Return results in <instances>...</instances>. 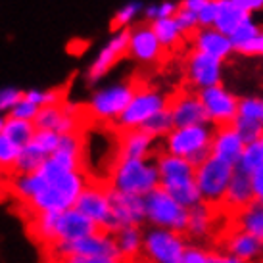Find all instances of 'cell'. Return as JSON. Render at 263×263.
Here are the masks:
<instances>
[{"label": "cell", "mask_w": 263, "mask_h": 263, "mask_svg": "<svg viewBox=\"0 0 263 263\" xmlns=\"http://www.w3.org/2000/svg\"><path fill=\"white\" fill-rule=\"evenodd\" d=\"M50 256L56 261L67 263H119L123 256L117 248L116 236L110 231H96L85 238L50 244Z\"/></svg>", "instance_id": "cell-1"}, {"label": "cell", "mask_w": 263, "mask_h": 263, "mask_svg": "<svg viewBox=\"0 0 263 263\" xmlns=\"http://www.w3.org/2000/svg\"><path fill=\"white\" fill-rule=\"evenodd\" d=\"M110 186L121 192L144 196L160 186V171L150 158H116L111 167Z\"/></svg>", "instance_id": "cell-2"}, {"label": "cell", "mask_w": 263, "mask_h": 263, "mask_svg": "<svg viewBox=\"0 0 263 263\" xmlns=\"http://www.w3.org/2000/svg\"><path fill=\"white\" fill-rule=\"evenodd\" d=\"M212 137L213 125L200 123V125H184V127H175L163 139V150L177 156L189 158L190 163L200 165L212 156Z\"/></svg>", "instance_id": "cell-3"}, {"label": "cell", "mask_w": 263, "mask_h": 263, "mask_svg": "<svg viewBox=\"0 0 263 263\" xmlns=\"http://www.w3.org/2000/svg\"><path fill=\"white\" fill-rule=\"evenodd\" d=\"M144 208H146V223L154 227H165L179 233L186 231L189 225V208L169 194L163 186H156L144 194Z\"/></svg>", "instance_id": "cell-4"}, {"label": "cell", "mask_w": 263, "mask_h": 263, "mask_svg": "<svg viewBox=\"0 0 263 263\" xmlns=\"http://www.w3.org/2000/svg\"><path fill=\"white\" fill-rule=\"evenodd\" d=\"M234 165L225 160H219L215 156H210L204 163L196 167L194 179H196L198 190L202 194V200L205 204H212L215 208H221L225 198L227 186L234 175Z\"/></svg>", "instance_id": "cell-5"}, {"label": "cell", "mask_w": 263, "mask_h": 263, "mask_svg": "<svg viewBox=\"0 0 263 263\" xmlns=\"http://www.w3.org/2000/svg\"><path fill=\"white\" fill-rule=\"evenodd\" d=\"M186 250L184 233L165 229V227L150 225L144 233L142 259L154 263H181Z\"/></svg>", "instance_id": "cell-6"}, {"label": "cell", "mask_w": 263, "mask_h": 263, "mask_svg": "<svg viewBox=\"0 0 263 263\" xmlns=\"http://www.w3.org/2000/svg\"><path fill=\"white\" fill-rule=\"evenodd\" d=\"M169 98L154 87H137L129 106L117 117V129H137L142 127L148 119L160 110L167 108Z\"/></svg>", "instance_id": "cell-7"}, {"label": "cell", "mask_w": 263, "mask_h": 263, "mask_svg": "<svg viewBox=\"0 0 263 263\" xmlns=\"http://www.w3.org/2000/svg\"><path fill=\"white\" fill-rule=\"evenodd\" d=\"M137 87L139 85L133 83V81H123V83H116L111 87L96 90L87 108L90 117L100 119V121H114L116 123L117 117L121 116V111L129 106Z\"/></svg>", "instance_id": "cell-8"}, {"label": "cell", "mask_w": 263, "mask_h": 263, "mask_svg": "<svg viewBox=\"0 0 263 263\" xmlns=\"http://www.w3.org/2000/svg\"><path fill=\"white\" fill-rule=\"evenodd\" d=\"M75 208L88 215L96 225L114 233V219H111V204H110V183L96 184L87 183L81 190Z\"/></svg>", "instance_id": "cell-9"}, {"label": "cell", "mask_w": 263, "mask_h": 263, "mask_svg": "<svg viewBox=\"0 0 263 263\" xmlns=\"http://www.w3.org/2000/svg\"><path fill=\"white\" fill-rule=\"evenodd\" d=\"M200 98L208 114V121L213 127L231 125L238 116L240 98L223 85H213V87L200 90Z\"/></svg>", "instance_id": "cell-10"}, {"label": "cell", "mask_w": 263, "mask_h": 263, "mask_svg": "<svg viewBox=\"0 0 263 263\" xmlns=\"http://www.w3.org/2000/svg\"><path fill=\"white\" fill-rule=\"evenodd\" d=\"M186 83L192 90H204L213 85H221L223 79V60H217L213 56H208L204 52L192 50L186 56L184 66Z\"/></svg>", "instance_id": "cell-11"}, {"label": "cell", "mask_w": 263, "mask_h": 263, "mask_svg": "<svg viewBox=\"0 0 263 263\" xmlns=\"http://www.w3.org/2000/svg\"><path fill=\"white\" fill-rule=\"evenodd\" d=\"M129 39H131V27L114 33V37L106 43V46H104L102 50L98 52V56L90 64V67H88L87 81L90 85L98 83L104 75H108V71H110L111 67L117 66L119 60L129 56Z\"/></svg>", "instance_id": "cell-12"}, {"label": "cell", "mask_w": 263, "mask_h": 263, "mask_svg": "<svg viewBox=\"0 0 263 263\" xmlns=\"http://www.w3.org/2000/svg\"><path fill=\"white\" fill-rule=\"evenodd\" d=\"M110 204H111V219H114V233L121 227L142 225L146 223V208L144 196L121 192L110 186Z\"/></svg>", "instance_id": "cell-13"}, {"label": "cell", "mask_w": 263, "mask_h": 263, "mask_svg": "<svg viewBox=\"0 0 263 263\" xmlns=\"http://www.w3.org/2000/svg\"><path fill=\"white\" fill-rule=\"evenodd\" d=\"M96 231H100V227L96 225L88 215H85L81 210H77L73 205V208L64 210V212H58V215H56L54 240H52V244H56V242L79 240V238H85V236L96 233Z\"/></svg>", "instance_id": "cell-14"}, {"label": "cell", "mask_w": 263, "mask_h": 263, "mask_svg": "<svg viewBox=\"0 0 263 263\" xmlns=\"http://www.w3.org/2000/svg\"><path fill=\"white\" fill-rule=\"evenodd\" d=\"M163 44L160 43L158 35L154 33L150 22L140 23L131 29V39H129V58H133L139 64L152 66L158 64L163 58Z\"/></svg>", "instance_id": "cell-15"}, {"label": "cell", "mask_w": 263, "mask_h": 263, "mask_svg": "<svg viewBox=\"0 0 263 263\" xmlns=\"http://www.w3.org/2000/svg\"><path fill=\"white\" fill-rule=\"evenodd\" d=\"M167 108L171 111V116H173L175 127L210 123L198 90H192V88L190 90H179L177 95L169 98Z\"/></svg>", "instance_id": "cell-16"}, {"label": "cell", "mask_w": 263, "mask_h": 263, "mask_svg": "<svg viewBox=\"0 0 263 263\" xmlns=\"http://www.w3.org/2000/svg\"><path fill=\"white\" fill-rule=\"evenodd\" d=\"M156 165L160 171V186H163L165 190H171L175 186L194 181L196 165L190 163L189 158L163 150L161 154L156 156Z\"/></svg>", "instance_id": "cell-17"}, {"label": "cell", "mask_w": 263, "mask_h": 263, "mask_svg": "<svg viewBox=\"0 0 263 263\" xmlns=\"http://www.w3.org/2000/svg\"><path fill=\"white\" fill-rule=\"evenodd\" d=\"M190 44H192V50L204 52L208 56H213V58L223 60V62L233 52H236L231 37L213 25L212 27H198L190 35Z\"/></svg>", "instance_id": "cell-18"}, {"label": "cell", "mask_w": 263, "mask_h": 263, "mask_svg": "<svg viewBox=\"0 0 263 263\" xmlns=\"http://www.w3.org/2000/svg\"><path fill=\"white\" fill-rule=\"evenodd\" d=\"M223 250L225 254L234 256L238 261H259L263 259V240L254 234L234 227L225 234L223 238Z\"/></svg>", "instance_id": "cell-19"}, {"label": "cell", "mask_w": 263, "mask_h": 263, "mask_svg": "<svg viewBox=\"0 0 263 263\" xmlns=\"http://www.w3.org/2000/svg\"><path fill=\"white\" fill-rule=\"evenodd\" d=\"M246 146L244 139L240 137V133L236 131V127L231 125H221V127H213V137H212V156L225 160L229 163H233L236 167V163L240 160V154Z\"/></svg>", "instance_id": "cell-20"}, {"label": "cell", "mask_w": 263, "mask_h": 263, "mask_svg": "<svg viewBox=\"0 0 263 263\" xmlns=\"http://www.w3.org/2000/svg\"><path fill=\"white\" fill-rule=\"evenodd\" d=\"M156 140L144 129H121L117 158H150L156 148Z\"/></svg>", "instance_id": "cell-21"}, {"label": "cell", "mask_w": 263, "mask_h": 263, "mask_svg": "<svg viewBox=\"0 0 263 263\" xmlns=\"http://www.w3.org/2000/svg\"><path fill=\"white\" fill-rule=\"evenodd\" d=\"M250 202H254L252 175L244 173L240 169H234V175H233V179H231L229 186H227L221 210H225V212H229L231 215H234L236 212H240L242 208H246Z\"/></svg>", "instance_id": "cell-22"}, {"label": "cell", "mask_w": 263, "mask_h": 263, "mask_svg": "<svg viewBox=\"0 0 263 263\" xmlns=\"http://www.w3.org/2000/svg\"><path fill=\"white\" fill-rule=\"evenodd\" d=\"M217 210L212 204H205L200 202L198 205L190 208L189 210V225L184 234L192 238V240H205L210 238L215 231V223H217Z\"/></svg>", "instance_id": "cell-23"}, {"label": "cell", "mask_w": 263, "mask_h": 263, "mask_svg": "<svg viewBox=\"0 0 263 263\" xmlns=\"http://www.w3.org/2000/svg\"><path fill=\"white\" fill-rule=\"evenodd\" d=\"M116 244L121 256H123V261H137V259H142V246H144V233L140 225H129V227H121L117 229L116 233Z\"/></svg>", "instance_id": "cell-24"}, {"label": "cell", "mask_w": 263, "mask_h": 263, "mask_svg": "<svg viewBox=\"0 0 263 263\" xmlns=\"http://www.w3.org/2000/svg\"><path fill=\"white\" fill-rule=\"evenodd\" d=\"M233 225L263 240V202L254 200L233 215Z\"/></svg>", "instance_id": "cell-25"}, {"label": "cell", "mask_w": 263, "mask_h": 263, "mask_svg": "<svg viewBox=\"0 0 263 263\" xmlns=\"http://www.w3.org/2000/svg\"><path fill=\"white\" fill-rule=\"evenodd\" d=\"M250 15L252 14L246 12L242 6H238L234 0H219V12H217L213 27H217L219 31L231 35L244 20H248Z\"/></svg>", "instance_id": "cell-26"}, {"label": "cell", "mask_w": 263, "mask_h": 263, "mask_svg": "<svg viewBox=\"0 0 263 263\" xmlns=\"http://www.w3.org/2000/svg\"><path fill=\"white\" fill-rule=\"evenodd\" d=\"M150 25H152L154 33L158 35V39H160V43L163 44L165 50L177 48L184 41V37H186L183 29L179 27L175 15H171V17H158V20L150 22Z\"/></svg>", "instance_id": "cell-27"}, {"label": "cell", "mask_w": 263, "mask_h": 263, "mask_svg": "<svg viewBox=\"0 0 263 263\" xmlns=\"http://www.w3.org/2000/svg\"><path fill=\"white\" fill-rule=\"evenodd\" d=\"M2 133L6 135L10 140H14L17 146H25L29 144L35 133H37V125L31 119H22V117H12L8 116L6 121H4V129Z\"/></svg>", "instance_id": "cell-28"}, {"label": "cell", "mask_w": 263, "mask_h": 263, "mask_svg": "<svg viewBox=\"0 0 263 263\" xmlns=\"http://www.w3.org/2000/svg\"><path fill=\"white\" fill-rule=\"evenodd\" d=\"M46 154L37 146V144H25L22 148V152L17 156V161H15L14 165V171H12V175H27V173H35L39 169L43 167V163L46 161Z\"/></svg>", "instance_id": "cell-29"}, {"label": "cell", "mask_w": 263, "mask_h": 263, "mask_svg": "<svg viewBox=\"0 0 263 263\" xmlns=\"http://www.w3.org/2000/svg\"><path fill=\"white\" fill-rule=\"evenodd\" d=\"M140 129L150 133L154 139H165L169 133L175 129V121H173V116H171L169 108H163L158 114H154Z\"/></svg>", "instance_id": "cell-30"}, {"label": "cell", "mask_w": 263, "mask_h": 263, "mask_svg": "<svg viewBox=\"0 0 263 263\" xmlns=\"http://www.w3.org/2000/svg\"><path fill=\"white\" fill-rule=\"evenodd\" d=\"M64 110H66V102L44 104L39 108V114L33 121L37 125V129H54L56 131V125L64 116Z\"/></svg>", "instance_id": "cell-31"}, {"label": "cell", "mask_w": 263, "mask_h": 263, "mask_svg": "<svg viewBox=\"0 0 263 263\" xmlns=\"http://www.w3.org/2000/svg\"><path fill=\"white\" fill-rule=\"evenodd\" d=\"M263 165V152H261V146H259V142H248L244 150L240 154V160L236 163V169H240L244 173H248L252 175L254 171Z\"/></svg>", "instance_id": "cell-32"}, {"label": "cell", "mask_w": 263, "mask_h": 263, "mask_svg": "<svg viewBox=\"0 0 263 263\" xmlns=\"http://www.w3.org/2000/svg\"><path fill=\"white\" fill-rule=\"evenodd\" d=\"M140 10H142V4H140V2H127V4L119 8L117 14L111 17L110 31L111 33H117V31L131 27L133 22L137 20V15H139Z\"/></svg>", "instance_id": "cell-33"}, {"label": "cell", "mask_w": 263, "mask_h": 263, "mask_svg": "<svg viewBox=\"0 0 263 263\" xmlns=\"http://www.w3.org/2000/svg\"><path fill=\"white\" fill-rule=\"evenodd\" d=\"M20 152H22V146H17L14 140H10L4 133H0V173L2 171L12 173L14 171Z\"/></svg>", "instance_id": "cell-34"}, {"label": "cell", "mask_w": 263, "mask_h": 263, "mask_svg": "<svg viewBox=\"0 0 263 263\" xmlns=\"http://www.w3.org/2000/svg\"><path fill=\"white\" fill-rule=\"evenodd\" d=\"M259 31H261V27L252 20V15H250L248 20H244V22H242L240 25H238V27L229 35L231 41H233V44H234V50L236 52L240 50L242 46H244V44H248L250 41L259 33Z\"/></svg>", "instance_id": "cell-35"}, {"label": "cell", "mask_w": 263, "mask_h": 263, "mask_svg": "<svg viewBox=\"0 0 263 263\" xmlns=\"http://www.w3.org/2000/svg\"><path fill=\"white\" fill-rule=\"evenodd\" d=\"M233 125L236 127V131L240 133V137L244 139V142H257L263 133V123L259 119H246V117H236L233 121Z\"/></svg>", "instance_id": "cell-36"}, {"label": "cell", "mask_w": 263, "mask_h": 263, "mask_svg": "<svg viewBox=\"0 0 263 263\" xmlns=\"http://www.w3.org/2000/svg\"><path fill=\"white\" fill-rule=\"evenodd\" d=\"M31 142L37 144L46 156H50V154L58 148L60 133L54 131V129H37V133H35V137H33Z\"/></svg>", "instance_id": "cell-37"}, {"label": "cell", "mask_w": 263, "mask_h": 263, "mask_svg": "<svg viewBox=\"0 0 263 263\" xmlns=\"http://www.w3.org/2000/svg\"><path fill=\"white\" fill-rule=\"evenodd\" d=\"M181 263H219V256L204 246H186Z\"/></svg>", "instance_id": "cell-38"}, {"label": "cell", "mask_w": 263, "mask_h": 263, "mask_svg": "<svg viewBox=\"0 0 263 263\" xmlns=\"http://www.w3.org/2000/svg\"><path fill=\"white\" fill-rule=\"evenodd\" d=\"M261 116H263V100L261 98H254V96L240 98V104H238V116L236 117L259 119V121H261Z\"/></svg>", "instance_id": "cell-39"}, {"label": "cell", "mask_w": 263, "mask_h": 263, "mask_svg": "<svg viewBox=\"0 0 263 263\" xmlns=\"http://www.w3.org/2000/svg\"><path fill=\"white\" fill-rule=\"evenodd\" d=\"M175 20H177L179 27L183 29V33L186 35V37H190V35H192V33H194L198 27H200V20H198V14L190 12V10H184V8H181V6H179V10H177Z\"/></svg>", "instance_id": "cell-40"}, {"label": "cell", "mask_w": 263, "mask_h": 263, "mask_svg": "<svg viewBox=\"0 0 263 263\" xmlns=\"http://www.w3.org/2000/svg\"><path fill=\"white\" fill-rule=\"evenodd\" d=\"M177 10H179V4L167 0V2H161V4L148 6L146 10H144V15H146L148 22H154V20H158V17H171V15H175Z\"/></svg>", "instance_id": "cell-41"}, {"label": "cell", "mask_w": 263, "mask_h": 263, "mask_svg": "<svg viewBox=\"0 0 263 263\" xmlns=\"http://www.w3.org/2000/svg\"><path fill=\"white\" fill-rule=\"evenodd\" d=\"M39 108L41 106H37L35 102H31V100H27L25 96H23L20 102L15 104L12 110L8 111V116H12V117H22V119H35L39 114Z\"/></svg>", "instance_id": "cell-42"}, {"label": "cell", "mask_w": 263, "mask_h": 263, "mask_svg": "<svg viewBox=\"0 0 263 263\" xmlns=\"http://www.w3.org/2000/svg\"><path fill=\"white\" fill-rule=\"evenodd\" d=\"M23 96H25V90H20V88H0V114L4 111L8 114Z\"/></svg>", "instance_id": "cell-43"}, {"label": "cell", "mask_w": 263, "mask_h": 263, "mask_svg": "<svg viewBox=\"0 0 263 263\" xmlns=\"http://www.w3.org/2000/svg\"><path fill=\"white\" fill-rule=\"evenodd\" d=\"M217 12H219V0H208V2H205V6L198 12L200 27H212L213 23H215Z\"/></svg>", "instance_id": "cell-44"}, {"label": "cell", "mask_w": 263, "mask_h": 263, "mask_svg": "<svg viewBox=\"0 0 263 263\" xmlns=\"http://www.w3.org/2000/svg\"><path fill=\"white\" fill-rule=\"evenodd\" d=\"M238 52L244 56H263V29L248 44H244Z\"/></svg>", "instance_id": "cell-45"}, {"label": "cell", "mask_w": 263, "mask_h": 263, "mask_svg": "<svg viewBox=\"0 0 263 263\" xmlns=\"http://www.w3.org/2000/svg\"><path fill=\"white\" fill-rule=\"evenodd\" d=\"M252 189H254V200L263 202V165L252 173Z\"/></svg>", "instance_id": "cell-46"}, {"label": "cell", "mask_w": 263, "mask_h": 263, "mask_svg": "<svg viewBox=\"0 0 263 263\" xmlns=\"http://www.w3.org/2000/svg\"><path fill=\"white\" fill-rule=\"evenodd\" d=\"M238 6H242L246 12L254 14V12H261L263 10V0H234Z\"/></svg>", "instance_id": "cell-47"}, {"label": "cell", "mask_w": 263, "mask_h": 263, "mask_svg": "<svg viewBox=\"0 0 263 263\" xmlns=\"http://www.w3.org/2000/svg\"><path fill=\"white\" fill-rule=\"evenodd\" d=\"M205 2H208V0H181L179 6L184 8V10H190V12H194V14H198V12L205 6Z\"/></svg>", "instance_id": "cell-48"}, {"label": "cell", "mask_w": 263, "mask_h": 263, "mask_svg": "<svg viewBox=\"0 0 263 263\" xmlns=\"http://www.w3.org/2000/svg\"><path fill=\"white\" fill-rule=\"evenodd\" d=\"M88 48V41H81V39H75V41H71V43L67 44V52H71L73 56H79L81 52H85Z\"/></svg>", "instance_id": "cell-49"}, {"label": "cell", "mask_w": 263, "mask_h": 263, "mask_svg": "<svg viewBox=\"0 0 263 263\" xmlns=\"http://www.w3.org/2000/svg\"><path fill=\"white\" fill-rule=\"evenodd\" d=\"M25 98L35 102L37 106H43V90H37V88H31V90H25Z\"/></svg>", "instance_id": "cell-50"}, {"label": "cell", "mask_w": 263, "mask_h": 263, "mask_svg": "<svg viewBox=\"0 0 263 263\" xmlns=\"http://www.w3.org/2000/svg\"><path fill=\"white\" fill-rule=\"evenodd\" d=\"M4 121H6V117L0 116V133H2V129H4Z\"/></svg>", "instance_id": "cell-51"}, {"label": "cell", "mask_w": 263, "mask_h": 263, "mask_svg": "<svg viewBox=\"0 0 263 263\" xmlns=\"http://www.w3.org/2000/svg\"><path fill=\"white\" fill-rule=\"evenodd\" d=\"M257 142H259V146H261V152H263V133H261V137H259V140H257Z\"/></svg>", "instance_id": "cell-52"}, {"label": "cell", "mask_w": 263, "mask_h": 263, "mask_svg": "<svg viewBox=\"0 0 263 263\" xmlns=\"http://www.w3.org/2000/svg\"><path fill=\"white\" fill-rule=\"evenodd\" d=\"M261 123H263V116H261Z\"/></svg>", "instance_id": "cell-53"}]
</instances>
